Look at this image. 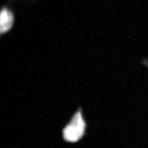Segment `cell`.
Listing matches in <instances>:
<instances>
[{"label": "cell", "mask_w": 148, "mask_h": 148, "mask_svg": "<svg viewBox=\"0 0 148 148\" xmlns=\"http://www.w3.org/2000/svg\"><path fill=\"white\" fill-rule=\"evenodd\" d=\"M85 127L82 115L79 112H77L64 128L63 131L64 139L68 142H77L83 135Z\"/></svg>", "instance_id": "obj_1"}, {"label": "cell", "mask_w": 148, "mask_h": 148, "mask_svg": "<svg viewBox=\"0 0 148 148\" xmlns=\"http://www.w3.org/2000/svg\"><path fill=\"white\" fill-rule=\"evenodd\" d=\"M13 15L8 9L4 8L1 11L0 16V32L3 34L9 31L13 25Z\"/></svg>", "instance_id": "obj_2"}]
</instances>
